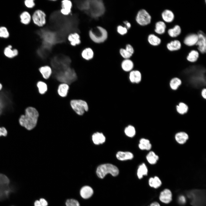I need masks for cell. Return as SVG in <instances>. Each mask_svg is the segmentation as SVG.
I'll list each match as a JSON object with an SVG mask.
<instances>
[{
	"instance_id": "cell-24",
	"label": "cell",
	"mask_w": 206,
	"mask_h": 206,
	"mask_svg": "<svg viewBox=\"0 0 206 206\" xmlns=\"http://www.w3.org/2000/svg\"><path fill=\"white\" fill-rule=\"evenodd\" d=\"M163 20L167 23L172 22L174 19V15L173 12L169 9L164 11L161 14Z\"/></svg>"
},
{
	"instance_id": "cell-12",
	"label": "cell",
	"mask_w": 206,
	"mask_h": 206,
	"mask_svg": "<svg viewBox=\"0 0 206 206\" xmlns=\"http://www.w3.org/2000/svg\"><path fill=\"white\" fill-rule=\"evenodd\" d=\"M60 13L64 16H68L72 12L73 3L71 0H63L60 1Z\"/></svg>"
},
{
	"instance_id": "cell-53",
	"label": "cell",
	"mask_w": 206,
	"mask_h": 206,
	"mask_svg": "<svg viewBox=\"0 0 206 206\" xmlns=\"http://www.w3.org/2000/svg\"><path fill=\"white\" fill-rule=\"evenodd\" d=\"M149 206H160V205L158 202L155 201L151 203Z\"/></svg>"
},
{
	"instance_id": "cell-35",
	"label": "cell",
	"mask_w": 206,
	"mask_h": 206,
	"mask_svg": "<svg viewBox=\"0 0 206 206\" xmlns=\"http://www.w3.org/2000/svg\"><path fill=\"white\" fill-rule=\"evenodd\" d=\"M146 159L150 164L154 165L157 163L159 160V157L154 152L151 151L146 155Z\"/></svg>"
},
{
	"instance_id": "cell-41",
	"label": "cell",
	"mask_w": 206,
	"mask_h": 206,
	"mask_svg": "<svg viewBox=\"0 0 206 206\" xmlns=\"http://www.w3.org/2000/svg\"><path fill=\"white\" fill-rule=\"evenodd\" d=\"M198 52L196 50H192L189 54L187 57V60L191 62H194L198 60L199 57Z\"/></svg>"
},
{
	"instance_id": "cell-19",
	"label": "cell",
	"mask_w": 206,
	"mask_h": 206,
	"mask_svg": "<svg viewBox=\"0 0 206 206\" xmlns=\"http://www.w3.org/2000/svg\"><path fill=\"white\" fill-rule=\"evenodd\" d=\"M129 79L132 83L138 84L142 80V75L141 72L138 70H132L130 72Z\"/></svg>"
},
{
	"instance_id": "cell-52",
	"label": "cell",
	"mask_w": 206,
	"mask_h": 206,
	"mask_svg": "<svg viewBox=\"0 0 206 206\" xmlns=\"http://www.w3.org/2000/svg\"><path fill=\"white\" fill-rule=\"evenodd\" d=\"M34 206H43L39 200H36L34 203Z\"/></svg>"
},
{
	"instance_id": "cell-15",
	"label": "cell",
	"mask_w": 206,
	"mask_h": 206,
	"mask_svg": "<svg viewBox=\"0 0 206 206\" xmlns=\"http://www.w3.org/2000/svg\"><path fill=\"white\" fill-rule=\"evenodd\" d=\"M3 53L5 57L9 59H12L18 55L19 51L17 49L13 48L12 45L9 44L4 48Z\"/></svg>"
},
{
	"instance_id": "cell-38",
	"label": "cell",
	"mask_w": 206,
	"mask_h": 206,
	"mask_svg": "<svg viewBox=\"0 0 206 206\" xmlns=\"http://www.w3.org/2000/svg\"><path fill=\"white\" fill-rule=\"evenodd\" d=\"M148 41L150 45L155 46L159 45L161 42L160 38L154 34H150L148 35Z\"/></svg>"
},
{
	"instance_id": "cell-3",
	"label": "cell",
	"mask_w": 206,
	"mask_h": 206,
	"mask_svg": "<svg viewBox=\"0 0 206 206\" xmlns=\"http://www.w3.org/2000/svg\"><path fill=\"white\" fill-rule=\"evenodd\" d=\"M54 77L58 81L68 84L75 81L77 79L76 74L70 67L58 71L53 72Z\"/></svg>"
},
{
	"instance_id": "cell-42",
	"label": "cell",
	"mask_w": 206,
	"mask_h": 206,
	"mask_svg": "<svg viewBox=\"0 0 206 206\" xmlns=\"http://www.w3.org/2000/svg\"><path fill=\"white\" fill-rule=\"evenodd\" d=\"M37 86L39 93L41 94H45L47 90V85L43 82L39 81L38 82Z\"/></svg>"
},
{
	"instance_id": "cell-6",
	"label": "cell",
	"mask_w": 206,
	"mask_h": 206,
	"mask_svg": "<svg viewBox=\"0 0 206 206\" xmlns=\"http://www.w3.org/2000/svg\"><path fill=\"white\" fill-rule=\"evenodd\" d=\"M71 60L68 57L65 56H56L51 61L53 72L61 70L70 67Z\"/></svg>"
},
{
	"instance_id": "cell-28",
	"label": "cell",
	"mask_w": 206,
	"mask_h": 206,
	"mask_svg": "<svg viewBox=\"0 0 206 206\" xmlns=\"http://www.w3.org/2000/svg\"><path fill=\"white\" fill-rule=\"evenodd\" d=\"M39 70L43 77L45 79H48L51 75L52 71L51 68L48 66H41L39 68Z\"/></svg>"
},
{
	"instance_id": "cell-13",
	"label": "cell",
	"mask_w": 206,
	"mask_h": 206,
	"mask_svg": "<svg viewBox=\"0 0 206 206\" xmlns=\"http://www.w3.org/2000/svg\"><path fill=\"white\" fill-rule=\"evenodd\" d=\"M66 38L70 45L72 47L79 45L81 43L80 35L78 32H71L68 35Z\"/></svg>"
},
{
	"instance_id": "cell-9",
	"label": "cell",
	"mask_w": 206,
	"mask_h": 206,
	"mask_svg": "<svg viewBox=\"0 0 206 206\" xmlns=\"http://www.w3.org/2000/svg\"><path fill=\"white\" fill-rule=\"evenodd\" d=\"M9 181L5 175L0 174V201L7 198L11 192Z\"/></svg>"
},
{
	"instance_id": "cell-11",
	"label": "cell",
	"mask_w": 206,
	"mask_h": 206,
	"mask_svg": "<svg viewBox=\"0 0 206 206\" xmlns=\"http://www.w3.org/2000/svg\"><path fill=\"white\" fill-rule=\"evenodd\" d=\"M151 16L147 11L144 9H142L138 12L136 17L137 22L142 26L149 24L151 21Z\"/></svg>"
},
{
	"instance_id": "cell-49",
	"label": "cell",
	"mask_w": 206,
	"mask_h": 206,
	"mask_svg": "<svg viewBox=\"0 0 206 206\" xmlns=\"http://www.w3.org/2000/svg\"><path fill=\"white\" fill-rule=\"evenodd\" d=\"M201 95L202 97L204 99H206V89L205 88H203L201 92Z\"/></svg>"
},
{
	"instance_id": "cell-50",
	"label": "cell",
	"mask_w": 206,
	"mask_h": 206,
	"mask_svg": "<svg viewBox=\"0 0 206 206\" xmlns=\"http://www.w3.org/2000/svg\"><path fill=\"white\" fill-rule=\"evenodd\" d=\"M39 201L43 206H47V203L44 199L41 198L40 199Z\"/></svg>"
},
{
	"instance_id": "cell-32",
	"label": "cell",
	"mask_w": 206,
	"mask_h": 206,
	"mask_svg": "<svg viewBox=\"0 0 206 206\" xmlns=\"http://www.w3.org/2000/svg\"><path fill=\"white\" fill-rule=\"evenodd\" d=\"M176 110L177 112L180 114H184L188 111L189 107L186 103L181 102L176 106Z\"/></svg>"
},
{
	"instance_id": "cell-43",
	"label": "cell",
	"mask_w": 206,
	"mask_h": 206,
	"mask_svg": "<svg viewBox=\"0 0 206 206\" xmlns=\"http://www.w3.org/2000/svg\"><path fill=\"white\" fill-rule=\"evenodd\" d=\"M124 132L126 136L132 137L135 135L136 131L134 128L133 126L129 125L125 128Z\"/></svg>"
},
{
	"instance_id": "cell-48",
	"label": "cell",
	"mask_w": 206,
	"mask_h": 206,
	"mask_svg": "<svg viewBox=\"0 0 206 206\" xmlns=\"http://www.w3.org/2000/svg\"><path fill=\"white\" fill-rule=\"evenodd\" d=\"M179 202L181 204H184L186 203L185 197L183 195H181L179 197Z\"/></svg>"
},
{
	"instance_id": "cell-5",
	"label": "cell",
	"mask_w": 206,
	"mask_h": 206,
	"mask_svg": "<svg viewBox=\"0 0 206 206\" xmlns=\"http://www.w3.org/2000/svg\"><path fill=\"white\" fill-rule=\"evenodd\" d=\"M108 35L106 30L99 26L92 29L89 32V35L90 39L96 43L104 42L107 39Z\"/></svg>"
},
{
	"instance_id": "cell-26",
	"label": "cell",
	"mask_w": 206,
	"mask_h": 206,
	"mask_svg": "<svg viewBox=\"0 0 206 206\" xmlns=\"http://www.w3.org/2000/svg\"><path fill=\"white\" fill-rule=\"evenodd\" d=\"M121 68L123 71L126 72H130L132 70L134 67L133 62L128 59H125L122 62Z\"/></svg>"
},
{
	"instance_id": "cell-30",
	"label": "cell",
	"mask_w": 206,
	"mask_h": 206,
	"mask_svg": "<svg viewBox=\"0 0 206 206\" xmlns=\"http://www.w3.org/2000/svg\"><path fill=\"white\" fill-rule=\"evenodd\" d=\"M69 89L68 84L62 83L60 84L58 86V93L59 95L62 97H66L67 95Z\"/></svg>"
},
{
	"instance_id": "cell-22",
	"label": "cell",
	"mask_w": 206,
	"mask_h": 206,
	"mask_svg": "<svg viewBox=\"0 0 206 206\" xmlns=\"http://www.w3.org/2000/svg\"><path fill=\"white\" fill-rule=\"evenodd\" d=\"M189 138L188 134L184 132H178L175 136V140L180 144H185L188 140Z\"/></svg>"
},
{
	"instance_id": "cell-25",
	"label": "cell",
	"mask_w": 206,
	"mask_h": 206,
	"mask_svg": "<svg viewBox=\"0 0 206 206\" xmlns=\"http://www.w3.org/2000/svg\"><path fill=\"white\" fill-rule=\"evenodd\" d=\"M93 193V191L92 188L87 186L82 187L80 191L81 196L85 199H88L90 197Z\"/></svg>"
},
{
	"instance_id": "cell-29",
	"label": "cell",
	"mask_w": 206,
	"mask_h": 206,
	"mask_svg": "<svg viewBox=\"0 0 206 206\" xmlns=\"http://www.w3.org/2000/svg\"><path fill=\"white\" fill-rule=\"evenodd\" d=\"M181 43L177 40L171 41L167 45L168 49L171 51L178 50L181 48Z\"/></svg>"
},
{
	"instance_id": "cell-23",
	"label": "cell",
	"mask_w": 206,
	"mask_h": 206,
	"mask_svg": "<svg viewBox=\"0 0 206 206\" xmlns=\"http://www.w3.org/2000/svg\"><path fill=\"white\" fill-rule=\"evenodd\" d=\"M92 140L95 144H99L104 143L105 141L106 138L102 133L96 132L92 136Z\"/></svg>"
},
{
	"instance_id": "cell-14",
	"label": "cell",
	"mask_w": 206,
	"mask_h": 206,
	"mask_svg": "<svg viewBox=\"0 0 206 206\" xmlns=\"http://www.w3.org/2000/svg\"><path fill=\"white\" fill-rule=\"evenodd\" d=\"M198 40L196 45L198 46V49L202 54L206 53V38L205 34L201 31H200L197 34Z\"/></svg>"
},
{
	"instance_id": "cell-45",
	"label": "cell",
	"mask_w": 206,
	"mask_h": 206,
	"mask_svg": "<svg viewBox=\"0 0 206 206\" xmlns=\"http://www.w3.org/2000/svg\"><path fill=\"white\" fill-rule=\"evenodd\" d=\"M66 206H80L78 202L74 199L67 200L66 203Z\"/></svg>"
},
{
	"instance_id": "cell-7",
	"label": "cell",
	"mask_w": 206,
	"mask_h": 206,
	"mask_svg": "<svg viewBox=\"0 0 206 206\" xmlns=\"http://www.w3.org/2000/svg\"><path fill=\"white\" fill-rule=\"evenodd\" d=\"M119 170L115 166L111 164L106 163L99 165L97 168L96 173L98 177L103 178L106 174L110 173L113 176H117Z\"/></svg>"
},
{
	"instance_id": "cell-44",
	"label": "cell",
	"mask_w": 206,
	"mask_h": 206,
	"mask_svg": "<svg viewBox=\"0 0 206 206\" xmlns=\"http://www.w3.org/2000/svg\"><path fill=\"white\" fill-rule=\"evenodd\" d=\"M23 4L27 9H32L35 7L36 3L35 0H25Z\"/></svg>"
},
{
	"instance_id": "cell-46",
	"label": "cell",
	"mask_w": 206,
	"mask_h": 206,
	"mask_svg": "<svg viewBox=\"0 0 206 206\" xmlns=\"http://www.w3.org/2000/svg\"><path fill=\"white\" fill-rule=\"evenodd\" d=\"M117 31L119 34L123 35L127 33V29L125 27L119 25L117 27Z\"/></svg>"
},
{
	"instance_id": "cell-54",
	"label": "cell",
	"mask_w": 206,
	"mask_h": 206,
	"mask_svg": "<svg viewBox=\"0 0 206 206\" xmlns=\"http://www.w3.org/2000/svg\"><path fill=\"white\" fill-rule=\"evenodd\" d=\"M3 86L2 84L0 83V90H1Z\"/></svg>"
},
{
	"instance_id": "cell-4",
	"label": "cell",
	"mask_w": 206,
	"mask_h": 206,
	"mask_svg": "<svg viewBox=\"0 0 206 206\" xmlns=\"http://www.w3.org/2000/svg\"><path fill=\"white\" fill-rule=\"evenodd\" d=\"M86 11L91 17L97 18L102 16L105 11L104 4L102 1H88Z\"/></svg>"
},
{
	"instance_id": "cell-18",
	"label": "cell",
	"mask_w": 206,
	"mask_h": 206,
	"mask_svg": "<svg viewBox=\"0 0 206 206\" xmlns=\"http://www.w3.org/2000/svg\"><path fill=\"white\" fill-rule=\"evenodd\" d=\"M134 52L133 48L129 44L126 45L125 49L121 48L120 50V55L125 59H129L132 55Z\"/></svg>"
},
{
	"instance_id": "cell-21",
	"label": "cell",
	"mask_w": 206,
	"mask_h": 206,
	"mask_svg": "<svg viewBox=\"0 0 206 206\" xmlns=\"http://www.w3.org/2000/svg\"><path fill=\"white\" fill-rule=\"evenodd\" d=\"M82 57L86 60H89L93 58L94 56V52L90 47H86L82 49L80 52Z\"/></svg>"
},
{
	"instance_id": "cell-8",
	"label": "cell",
	"mask_w": 206,
	"mask_h": 206,
	"mask_svg": "<svg viewBox=\"0 0 206 206\" xmlns=\"http://www.w3.org/2000/svg\"><path fill=\"white\" fill-rule=\"evenodd\" d=\"M31 17L32 23L38 27H43L47 24V15L41 9H35L31 14Z\"/></svg>"
},
{
	"instance_id": "cell-40",
	"label": "cell",
	"mask_w": 206,
	"mask_h": 206,
	"mask_svg": "<svg viewBox=\"0 0 206 206\" xmlns=\"http://www.w3.org/2000/svg\"><path fill=\"white\" fill-rule=\"evenodd\" d=\"M10 33L7 27L4 25L0 26V38L7 39L10 36Z\"/></svg>"
},
{
	"instance_id": "cell-33",
	"label": "cell",
	"mask_w": 206,
	"mask_h": 206,
	"mask_svg": "<svg viewBox=\"0 0 206 206\" xmlns=\"http://www.w3.org/2000/svg\"><path fill=\"white\" fill-rule=\"evenodd\" d=\"M139 142L138 147L142 150H149L151 148V144L148 139L142 138L140 140Z\"/></svg>"
},
{
	"instance_id": "cell-31",
	"label": "cell",
	"mask_w": 206,
	"mask_h": 206,
	"mask_svg": "<svg viewBox=\"0 0 206 206\" xmlns=\"http://www.w3.org/2000/svg\"><path fill=\"white\" fill-rule=\"evenodd\" d=\"M182 83L181 80L179 78L175 77L172 78L170 81L169 86L173 90H177Z\"/></svg>"
},
{
	"instance_id": "cell-1",
	"label": "cell",
	"mask_w": 206,
	"mask_h": 206,
	"mask_svg": "<svg viewBox=\"0 0 206 206\" xmlns=\"http://www.w3.org/2000/svg\"><path fill=\"white\" fill-rule=\"evenodd\" d=\"M39 114L37 110L32 106L27 107L25 114L22 115L19 119V122L21 126L27 130L33 129L37 124Z\"/></svg>"
},
{
	"instance_id": "cell-16",
	"label": "cell",
	"mask_w": 206,
	"mask_h": 206,
	"mask_svg": "<svg viewBox=\"0 0 206 206\" xmlns=\"http://www.w3.org/2000/svg\"><path fill=\"white\" fill-rule=\"evenodd\" d=\"M19 18L20 23L23 25H28L32 22L31 14L27 10L21 12Z\"/></svg>"
},
{
	"instance_id": "cell-20",
	"label": "cell",
	"mask_w": 206,
	"mask_h": 206,
	"mask_svg": "<svg viewBox=\"0 0 206 206\" xmlns=\"http://www.w3.org/2000/svg\"><path fill=\"white\" fill-rule=\"evenodd\" d=\"M198 35L196 33H191L187 35L184 40V43L188 46L196 45L198 40Z\"/></svg>"
},
{
	"instance_id": "cell-17",
	"label": "cell",
	"mask_w": 206,
	"mask_h": 206,
	"mask_svg": "<svg viewBox=\"0 0 206 206\" xmlns=\"http://www.w3.org/2000/svg\"><path fill=\"white\" fill-rule=\"evenodd\" d=\"M172 195L171 191L166 189L162 191L159 196V199L162 202L168 204L172 200Z\"/></svg>"
},
{
	"instance_id": "cell-36",
	"label": "cell",
	"mask_w": 206,
	"mask_h": 206,
	"mask_svg": "<svg viewBox=\"0 0 206 206\" xmlns=\"http://www.w3.org/2000/svg\"><path fill=\"white\" fill-rule=\"evenodd\" d=\"M148 182L150 186L155 189L159 188L162 184L161 180L158 177L156 176L154 178H150Z\"/></svg>"
},
{
	"instance_id": "cell-2",
	"label": "cell",
	"mask_w": 206,
	"mask_h": 206,
	"mask_svg": "<svg viewBox=\"0 0 206 206\" xmlns=\"http://www.w3.org/2000/svg\"><path fill=\"white\" fill-rule=\"evenodd\" d=\"M193 206H206V191L204 189H194L187 191L186 193Z\"/></svg>"
},
{
	"instance_id": "cell-34",
	"label": "cell",
	"mask_w": 206,
	"mask_h": 206,
	"mask_svg": "<svg viewBox=\"0 0 206 206\" xmlns=\"http://www.w3.org/2000/svg\"><path fill=\"white\" fill-rule=\"evenodd\" d=\"M166 28L165 23L163 21H160L156 23L154 31L157 34H162L165 32Z\"/></svg>"
},
{
	"instance_id": "cell-37",
	"label": "cell",
	"mask_w": 206,
	"mask_h": 206,
	"mask_svg": "<svg viewBox=\"0 0 206 206\" xmlns=\"http://www.w3.org/2000/svg\"><path fill=\"white\" fill-rule=\"evenodd\" d=\"M181 32V27L178 25H176L173 28L169 29L168 31L169 35L172 37H177L180 34Z\"/></svg>"
},
{
	"instance_id": "cell-39",
	"label": "cell",
	"mask_w": 206,
	"mask_h": 206,
	"mask_svg": "<svg viewBox=\"0 0 206 206\" xmlns=\"http://www.w3.org/2000/svg\"><path fill=\"white\" fill-rule=\"evenodd\" d=\"M148 172V169L144 163H143L140 165L137 172V175L138 178L141 179L144 175H147Z\"/></svg>"
},
{
	"instance_id": "cell-27",
	"label": "cell",
	"mask_w": 206,
	"mask_h": 206,
	"mask_svg": "<svg viewBox=\"0 0 206 206\" xmlns=\"http://www.w3.org/2000/svg\"><path fill=\"white\" fill-rule=\"evenodd\" d=\"M117 158L120 161H124L132 159L133 154L129 152L119 151L116 154Z\"/></svg>"
},
{
	"instance_id": "cell-51",
	"label": "cell",
	"mask_w": 206,
	"mask_h": 206,
	"mask_svg": "<svg viewBox=\"0 0 206 206\" xmlns=\"http://www.w3.org/2000/svg\"><path fill=\"white\" fill-rule=\"evenodd\" d=\"M124 23L125 25V27L127 29V30L130 28L131 25L130 23L127 21H125L124 22Z\"/></svg>"
},
{
	"instance_id": "cell-10",
	"label": "cell",
	"mask_w": 206,
	"mask_h": 206,
	"mask_svg": "<svg viewBox=\"0 0 206 206\" xmlns=\"http://www.w3.org/2000/svg\"><path fill=\"white\" fill-rule=\"evenodd\" d=\"M70 104L72 109L79 115H82L85 111L88 110V104L85 101L81 100H73L71 101Z\"/></svg>"
},
{
	"instance_id": "cell-47",
	"label": "cell",
	"mask_w": 206,
	"mask_h": 206,
	"mask_svg": "<svg viewBox=\"0 0 206 206\" xmlns=\"http://www.w3.org/2000/svg\"><path fill=\"white\" fill-rule=\"evenodd\" d=\"M7 131L4 127H0V137L5 136L7 135Z\"/></svg>"
}]
</instances>
